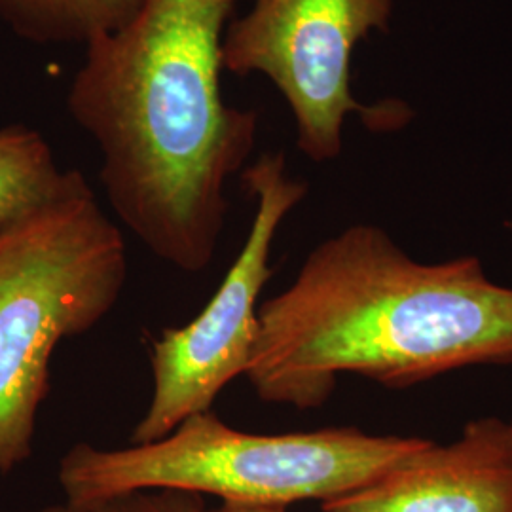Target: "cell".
I'll return each mask as SVG.
<instances>
[{
	"label": "cell",
	"mask_w": 512,
	"mask_h": 512,
	"mask_svg": "<svg viewBox=\"0 0 512 512\" xmlns=\"http://www.w3.org/2000/svg\"><path fill=\"white\" fill-rule=\"evenodd\" d=\"M239 0H141L86 46L67 110L101 152L116 217L184 274L211 266L226 228V184L256 145L258 114L222 93V42Z\"/></svg>",
	"instance_id": "1"
},
{
	"label": "cell",
	"mask_w": 512,
	"mask_h": 512,
	"mask_svg": "<svg viewBox=\"0 0 512 512\" xmlns=\"http://www.w3.org/2000/svg\"><path fill=\"white\" fill-rule=\"evenodd\" d=\"M512 365V287L478 256L420 262L384 228L321 241L262 302L245 380L264 403L315 410L342 374L389 389L473 366Z\"/></svg>",
	"instance_id": "2"
},
{
	"label": "cell",
	"mask_w": 512,
	"mask_h": 512,
	"mask_svg": "<svg viewBox=\"0 0 512 512\" xmlns=\"http://www.w3.org/2000/svg\"><path fill=\"white\" fill-rule=\"evenodd\" d=\"M429 440L370 435L359 427L258 435L213 410L184 420L164 439L128 448L78 442L59 461L65 501L84 503L141 490L213 495L224 505L281 507L330 501L374 482Z\"/></svg>",
	"instance_id": "3"
},
{
	"label": "cell",
	"mask_w": 512,
	"mask_h": 512,
	"mask_svg": "<svg viewBox=\"0 0 512 512\" xmlns=\"http://www.w3.org/2000/svg\"><path fill=\"white\" fill-rule=\"evenodd\" d=\"M128 247L82 177L0 232V476L33 454L55 349L116 308Z\"/></svg>",
	"instance_id": "4"
},
{
	"label": "cell",
	"mask_w": 512,
	"mask_h": 512,
	"mask_svg": "<svg viewBox=\"0 0 512 512\" xmlns=\"http://www.w3.org/2000/svg\"><path fill=\"white\" fill-rule=\"evenodd\" d=\"M393 10L395 0H255L224 33V71L270 78L293 112L298 148L317 164L336 160L351 112L372 131L412 116L404 103L363 105L351 92L355 46L387 33Z\"/></svg>",
	"instance_id": "5"
},
{
	"label": "cell",
	"mask_w": 512,
	"mask_h": 512,
	"mask_svg": "<svg viewBox=\"0 0 512 512\" xmlns=\"http://www.w3.org/2000/svg\"><path fill=\"white\" fill-rule=\"evenodd\" d=\"M256 200L255 219L238 258L198 317L150 340L152 397L129 444H148L184 420L213 408L226 385L245 376L258 334L260 294L272 279L274 239L287 215L308 194V183L287 171L283 152H266L241 173Z\"/></svg>",
	"instance_id": "6"
},
{
	"label": "cell",
	"mask_w": 512,
	"mask_h": 512,
	"mask_svg": "<svg viewBox=\"0 0 512 512\" xmlns=\"http://www.w3.org/2000/svg\"><path fill=\"white\" fill-rule=\"evenodd\" d=\"M323 512H512V421H469L458 440L418 452Z\"/></svg>",
	"instance_id": "7"
},
{
	"label": "cell",
	"mask_w": 512,
	"mask_h": 512,
	"mask_svg": "<svg viewBox=\"0 0 512 512\" xmlns=\"http://www.w3.org/2000/svg\"><path fill=\"white\" fill-rule=\"evenodd\" d=\"M84 175L61 169L44 135L27 126L0 128V232L52 202Z\"/></svg>",
	"instance_id": "8"
},
{
	"label": "cell",
	"mask_w": 512,
	"mask_h": 512,
	"mask_svg": "<svg viewBox=\"0 0 512 512\" xmlns=\"http://www.w3.org/2000/svg\"><path fill=\"white\" fill-rule=\"evenodd\" d=\"M141 0H0V21L37 46L84 44L120 29Z\"/></svg>",
	"instance_id": "9"
},
{
	"label": "cell",
	"mask_w": 512,
	"mask_h": 512,
	"mask_svg": "<svg viewBox=\"0 0 512 512\" xmlns=\"http://www.w3.org/2000/svg\"><path fill=\"white\" fill-rule=\"evenodd\" d=\"M205 497L179 490H141L105 499L73 503L61 501L40 512H203Z\"/></svg>",
	"instance_id": "10"
},
{
	"label": "cell",
	"mask_w": 512,
	"mask_h": 512,
	"mask_svg": "<svg viewBox=\"0 0 512 512\" xmlns=\"http://www.w3.org/2000/svg\"><path fill=\"white\" fill-rule=\"evenodd\" d=\"M203 512H287V509H281V507H239V505L220 503V507H215V509L207 507Z\"/></svg>",
	"instance_id": "11"
},
{
	"label": "cell",
	"mask_w": 512,
	"mask_h": 512,
	"mask_svg": "<svg viewBox=\"0 0 512 512\" xmlns=\"http://www.w3.org/2000/svg\"><path fill=\"white\" fill-rule=\"evenodd\" d=\"M505 226H507V230H509V234L512 236V219L507 220V224H505Z\"/></svg>",
	"instance_id": "12"
}]
</instances>
